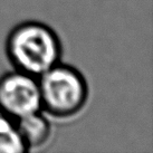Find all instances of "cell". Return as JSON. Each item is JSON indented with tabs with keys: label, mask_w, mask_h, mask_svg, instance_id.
<instances>
[{
	"label": "cell",
	"mask_w": 153,
	"mask_h": 153,
	"mask_svg": "<svg viewBox=\"0 0 153 153\" xmlns=\"http://www.w3.org/2000/svg\"><path fill=\"white\" fill-rule=\"evenodd\" d=\"M4 54L13 69L38 78L60 62L63 45L51 26L27 20L9 31L4 40Z\"/></svg>",
	"instance_id": "1"
},
{
	"label": "cell",
	"mask_w": 153,
	"mask_h": 153,
	"mask_svg": "<svg viewBox=\"0 0 153 153\" xmlns=\"http://www.w3.org/2000/svg\"><path fill=\"white\" fill-rule=\"evenodd\" d=\"M38 85L42 111L55 119L76 116L88 101V84L83 73L62 62L38 77Z\"/></svg>",
	"instance_id": "2"
},
{
	"label": "cell",
	"mask_w": 153,
	"mask_h": 153,
	"mask_svg": "<svg viewBox=\"0 0 153 153\" xmlns=\"http://www.w3.org/2000/svg\"><path fill=\"white\" fill-rule=\"evenodd\" d=\"M42 111L38 78L13 69L0 76V114L17 121Z\"/></svg>",
	"instance_id": "3"
},
{
	"label": "cell",
	"mask_w": 153,
	"mask_h": 153,
	"mask_svg": "<svg viewBox=\"0 0 153 153\" xmlns=\"http://www.w3.org/2000/svg\"><path fill=\"white\" fill-rule=\"evenodd\" d=\"M16 125L28 151L44 146L51 136V124L43 111L17 120Z\"/></svg>",
	"instance_id": "4"
},
{
	"label": "cell",
	"mask_w": 153,
	"mask_h": 153,
	"mask_svg": "<svg viewBox=\"0 0 153 153\" xmlns=\"http://www.w3.org/2000/svg\"><path fill=\"white\" fill-rule=\"evenodd\" d=\"M27 151L16 121L0 114V153H25Z\"/></svg>",
	"instance_id": "5"
}]
</instances>
